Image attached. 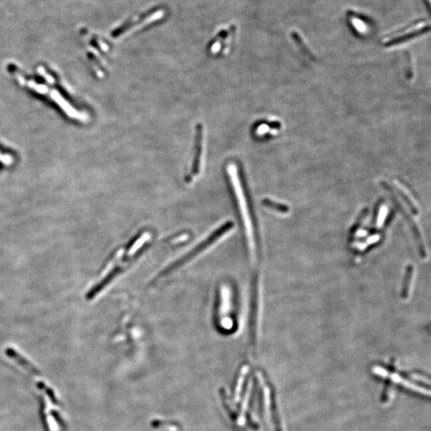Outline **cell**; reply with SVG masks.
<instances>
[{
    "label": "cell",
    "instance_id": "277c9868",
    "mask_svg": "<svg viewBox=\"0 0 431 431\" xmlns=\"http://www.w3.org/2000/svg\"><path fill=\"white\" fill-rule=\"evenodd\" d=\"M37 386L39 389L44 391L45 394L50 398V401L52 402L54 404H59V401H58V399H57V397L55 396V394H54V391H53L50 388L48 387L44 383H43V382L37 383Z\"/></svg>",
    "mask_w": 431,
    "mask_h": 431
},
{
    "label": "cell",
    "instance_id": "7a4b0ae2",
    "mask_svg": "<svg viewBox=\"0 0 431 431\" xmlns=\"http://www.w3.org/2000/svg\"><path fill=\"white\" fill-rule=\"evenodd\" d=\"M203 139H204V127L202 124L196 126V135L194 138V154L192 160L190 172L186 175V181L190 182L194 177L198 175L201 171L202 152H203Z\"/></svg>",
    "mask_w": 431,
    "mask_h": 431
},
{
    "label": "cell",
    "instance_id": "3957f363",
    "mask_svg": "<svg viewBox=\"0 0 431 431\" xmlns=\"http://www.w3.org/2000/svg\"><path fill=\"white\" fill-rule=\"evenodd\" d=\"M5 354L7 357L10 358L16 363L22 366L23 368L28 371L31 375H35V376H41L40 371L30 361L26 360V358L23 357L20 352H18L16 350H15L13 347H7L5 350Z\"/></svg>",
    "mask_w": 431,
    "mask_h": 431
},
{
    "label": "cell",
    "instance_id": "6da1fadb",
    "mask_svg": "<svg viewBox=\"0 0 431 431\" xmlns=\"http://www.w3.org/2000/svg\"><path fill=\"white\" fill-rule=\"evenodd\" d=\"M232 226H233V224L232 222H226V224H224L223 226H221L219 228H217L214 232H212V234L208 236V238L205 239V241L201 243L199 245H197V247L193 249V250H191L189 253L183 256L181 260H178L177 262L174 263V265H172L169 268L165 269V273L173 272L176 269H178V268H180L184 264H186L187 262H189V260L193 259L197 255H199L202 251H204L206 249H208L211 245L216 242L217 241V239H219L223 235L226 234V232L231 230Z\"/></svg>",
    "mask_w": 431,
    "mask_h": 431
}]
</instances>
